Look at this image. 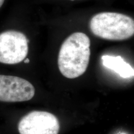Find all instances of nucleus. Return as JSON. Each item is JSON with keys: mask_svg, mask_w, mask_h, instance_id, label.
<instances>
[{"mask_svg": "<svg viewBox=\"0 0 134 134\" xmlns=\"http://www.w3.org/2000/svg\"><path fill=\"white\" fill-rule=\"evenodd\" d=\"M94 36L108 41H125L134 34V21L121 13L103 12L94 15L90 23Z\"/></svg>", "mask_w": 134, "mask_h": 134, "instance_id": "obj_2", "label": "nucleus"}, {"mask_svg": "<svg viewBox=\"0 0 134 134\" xmlns=\"http://www.w3.org/2000/svg\"><path fill=\"white\" fill-rule=\"evenodd\" d=\"M35 88L27 80L18 76L0 75V101H27L34 96Z\"/></svg>", "mask_w": 134, "mask_h": 134, "instance_id": "obj_5", "label": "nucleus"}, {"mask_svg": "<svg viewBox=\"0 0 134 134\" xmlns=\"http://www.w3.org/2000/svg\"><path fill=\"white\" fill-rule=\"evenodd\" d=\"M91 41L83 32H75L62 44L58 57V66L63 76L75 79L85 73L91 56Z\"/></svg>", "mask_w": 134, "mask_h": 134, "instance_id": "obj_1", "label": "nucleus"}, {"mask_svg": "<svg viewBox=\"0 0 134 134\" xmlns=\"http://www.w3.org/2000/svg\"><path fill=\"white\" fill-rule=\"evenodd\" d=\"M101 59L103 66L112 70L122 78H129L133 76V67L127 63L121 56L105 55L102 56Z\"/></svg>", "mask_w": 134, "mask_h": 134, "instance_id": "obj_6", "label": "nucleus"}, {"mask_svg": "<svg viewBox=\"0 0 134 134\" xmlns=\"http://www.w3.org/2000/svg\"><path fill=\"white\" fill-rule=\"evenodd\" d=\"M29 62H30V60H29V58H27V59H26V60H24V62L25 63H29Z\"/></svg>", "mask_w": 134, "mask_h": 134, "instance_id": "obj_8", "label": "nucleus"}, {"mask_svg": "<svg viewBox=\"0 0 134 134\" xmlns=\"http://www.w3.org/2000/svg\"><path fill=\"white\" fill-rule=\"evenodd\" d=\"M60 123L53 114L34 110L27 114L18 124L20 134H58Z\"/></svg>", "mask_w": 134, "mask_h": 134, "instance_id": "obj_4", "label": "nucleus"}, {"mask_svg": "<svg viewBox=\"0 0 134 134\" xmlns=\"http://www.w3.org/2000/svg\"><path fill=\"white\" fill-rule=\"evenodd\" d=\"M29 40L23 32L7 31L0 34V63H19L25 60L29 51Z\"/></svg>", "mask_w": 134, "mask_h": 134, "instance_id": "obj_3", "label": "nucleus"}, {"mask_svg": "<svg viewBox=\"0 0 134 134\" xmlns=\"http://www.w3.org/2000/svg\"><path fill=\"white\" fill-rule=\"evenodd\" d=\"M4 2V0H0V8H1V6H3Z\"/></svg>", "mask_w": 134, "mask_h": 134, "instance_id": "obj_7", "label": "nucleus"}, {"mask_svg": "<svg viewBox=\"0 0 134 134\" xmlns=\"http://www.w3.org/2000/svg\"><path fill=\"white\" fill-rule=\"evenodd\" d=\"M119 134H126V133H119Z\"/></svg>", "mask_w": 134, "mask_h": 134, "instance_id": "obj_9", "label": "nucleus"}, {"mask_svg": "<svg viewBox=\"0 0 134 134\" xmlns=\"http://www.w3.org/2000/svg\"><path fill=\"white\" fill-rule=\"evenodd\" d=\"M70 1H75V0H70Z\"/></svg>", "mask_w": 134, "mask_h": 134, "instance_id": "obj_10", "label": "nucleus"}]
</instances>
